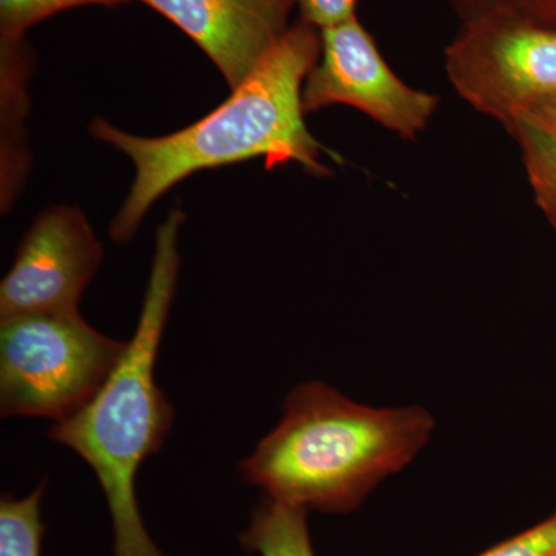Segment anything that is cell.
<instances>
[{"label":"cell","mask_w":556,"mask_h":556,"mask_svg":"<svg viewBox=\"0 0 556 556\" xmlns=\"http://www.w3.org/2000/svg\"><path fill=\"white\" fill-rule=\"evenodd\" d=\"M182 222L185 214L175 208L156 232L141 316L119 364L90 402L49 431L51 441L73 450L97 475L112 515L113 556H166L139 514L135 482L174 422V407L155 380V364L177 288Z\"/></svg>","instance_id":"obj_3"},{"label":"cell","mask_w":556,"mask_h":556,"mask_svg":"<svg viewBox=\"0 0 556 556\" xmlns=\"http://www.w3.org/2000/svg\"><path fill=\"white\" fill-rule=\"evenodd\" d=\"M127 0H0L2 43L21 42L24 33L61 11L83 5H119Z\"/></svg>","instance_id":"obj_12"},{"label":"cell","mask_w":556,"mask_h":556,"mask_svg":"<svg viewBox=\"0 0 556 556\" xmlns=\"http://www.w3.org/2000/svg\"><path fill=\"white\" fill-rule=\"evenodd\" d=\"M102 247L78 207H51L25 233L0 285V320L78 311Z\"/></svg>","instance_id":"obj_7"},{"label":"cell","mask_w":556,"mask_h":556,"mask_svg":"<svg viewBox=\"0 0 556 556\" xmlns=\"http://www.w3.org/2000/svg\"><path fill=\"white\" fill-rule=\"evenodd\" d=\"M521 149L527 178L538 207L556 230V137L529 121H518L510 130Z\"/></svg>","instance_id":"obj_10"},{"label":"cell","mask_w":556,"mask_h":556,"mask_svg":"<svg viewBox=\"0 0 556 556\" xmlns=\"http://www.w3.org/2000/svg\"><path fill=\"white\" fill-rule=\"evenodd\" d=\"M308 510L266 497L252 511L241 546L260 556H316L311 544Z\"/></svg>","instance_id":"obj_9"},{"label":"cell","mask_w":556,"mask_h":556,"mask_svg":"<svg viewBox=\"0 0 556 556\" xmlns=\"http://www.w3.org/2000/svg\"><path fill=\"white\" fill-rule=\"evenodd\" d=\"M445 72L471 109L510 130L527 110L556 98V25L515 7L463 22Z\"/></svg>","instance_id":"obj_5"},{"label":"cell","mask_w":556,"mask_h":556,"mask_svg":"<svg viewBox=\"0 0 556 556\" xmlns=\"http://www.w3.org/2000/svg\"><path fill=\"white\" fill-rule=\"evenodd\" d=\"M181 28L237 89L289 30L298 0H141Z\"/></svg>","instance_id":"obj_8"},{"label":"cell","mask_w":556,"mask_h":556,"mask_svg":"<svg viewBox=\"0 0 556 556\" xmlns=\"http://www.w3.org/2000/svg\"><path fill=\"white\" fill-rule=\"evenodd\" d=\"M358 0H298L300 16L318 30L357 17Z\"/></svg>","instance_id":"obj_14"},{"label":"cell","mask_w":556,"mask_h":556,"mask_svg":"<svg viewBox=\"0 0 556 556\" xmlns=\"http://www.w3.org/2000/svg\"><path fill=\"white\" fill-rule=\"evenodd\" d=\"M437 420L427 408L369 407L324 382L295 387L278 426L241 463L244 481L274 501L351 514L427 447Z\"/></svg>","instance_id":"obj_2"},{"label":"cell","mask_w":556,"mask_h":556,"mask_svg":"<svg viewBox=\"0 0 556 556\" xmlns=\"http://www.w3.org/2000/svg\"><path fill=\"white\" fill-rule=\"evenodd\" d=\"M2 416L60 420L100 391L127 343L91 328L79 311L0 320Z\"/></svg>","instance_id":"obj_4"},{"label":"cell","mask_w":556,"mask_h":556,"mask_svg":"<svg viewBox=\"0 0 556 556\" xmlns=\"http://www.w3.org/2000/svg\"><path fill=\"white\" fill-rule=\"evenodd\" d=\"M511 7L538 21L556 25V0H514Z\"/></svg>","instance_id":"obj_17"},{"label":"cell","mask_w":556,"mask_h":556,"mask_svg":"<svg viewBox=\"0 0 556 556\" xmlns=\"http://www.w3.org/2000/svg\"><path fill=\"white\" fill-rule=\"evenodd\" d=\"M320 36V56L303 84L305 113L343 104L402 139H416L427 129L439 98L399 78L357 17L324 28Z\"/></svg>","instance_id":"obj_6"},{"label":"cell","mask_w":556,"mask_h":556,"mask_svg":"<svg viewBox=\"0 0 556 556\" xmlns=\"http://www.w3.org/2000/svg\"><path fill=\"white\" fill-rule=\"evenodd\" d=\"M456 11L460 21L466 22L489 11L514 5V0H445Z\"/></svg>","instance_id":"obj_15"},{"label":"cell","mask_w":556,"mask_h":556,"mask_svg":"<svg viewBox=\"0 0 556 556\" xmlns=\"http://www.w3.org/2000/svg\"><path fill=\"white\" fill-rule=\"evenodd\" d=\"M521 119L529 121V123L535 124V126L541 127V129L551 131V134L556 137V98L555 100L541 102V104L535 105V108L527 110L525 115L518 121Z\"/></svg>","instance_id":"obj_16"},{"label":"cell","mask_w":556,"mask_h":556,"mask_svg":"<svg viewBox=\"0 0 556 556\" xmlns=\"http://www.w3.org/2000/svg\"><path fill=\"white\" fill-rule=\"evenodd\" d=\"M47 482L25 497L3 495L0 500V556H40L46 533L40 504Z\"/></svg>","instance_id":"obj_11"},{"label":"cell","mask_w":556,"mask_h":556,"mask_svg":"<svg viewBox=\"0 0 556 556\" xmlns=\"http://www.w3.org/2000/svg\"><path fill=\"white\" fill-rule=\"evenodd\" d=\"M320 51V30L300 20L218 109L167 137H135L94 121L91 135L126 153L137 167L112 239L129 241L150 206L195 172L263 159L268 169L298 163L316 177L331 174L324 155L336 161L339 155L313 137L302 102L303 84Z\"/></svg>","instance_id":"obj_1"},{"label":"cell","mask_w":556,"mask_h":556,"mask_svg":"<svg viewBox=\"0 0 556 556\" xmlns=\"http://www.w3.org/2000/svg\"><path fill=\"white\" fill-rule=\"evenodd\" d=\"M478 556H556V508L551 517L536 526Z\"/></svg>","instance_id":"obj_13"}]
</instances>
